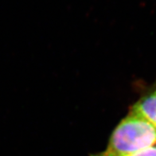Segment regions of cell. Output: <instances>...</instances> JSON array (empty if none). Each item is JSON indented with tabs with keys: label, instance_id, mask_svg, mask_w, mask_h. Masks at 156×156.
<instances>
[{
	"label": "cell",
	"instance_id": "obj_1",
	"mask_svg": "<svg viewBox=\"0 0 156 156\" xmlns=\"http://www.w3.org/2000/svg\"><path fill=\"white\" fill-rule=\"evenodd\" d=\"M155 144V126L132 112L113 132L106 151L95 156H127Z\"/></svg>",
	"mask_w": 156,
	"mask_h": 156
},
{
	"label": "cell",
	"instance_id": "obj_2",
	"mask_svg": "<svg viewBox=\"0 0 156 156\" xmlns=\"http://www.w3.org/2000/svg\"><path fill=\"white\" fill-rule=\"evenodd\" d=\"M132 112L143 117L156 127V90L138 101Z\"/></svg>",
	"mask_w": 156,
	"mask_h": 156
},
{
	"label": "cell",
	"instance_id": "obj_3",
	"mask_svg": "<svg viewBox=\"0 0 156 156\" xmlns=\"http://www.w3.org/2000/svg\"><path fill=\"white\" fill-rule=\"evenodd\" d=\"M127 156H156V146L151 147L149 148L140 151L128 154Z\"/></svg>",
	"mask_w": 156,
	"mask_h": 156
}]
</instances>
